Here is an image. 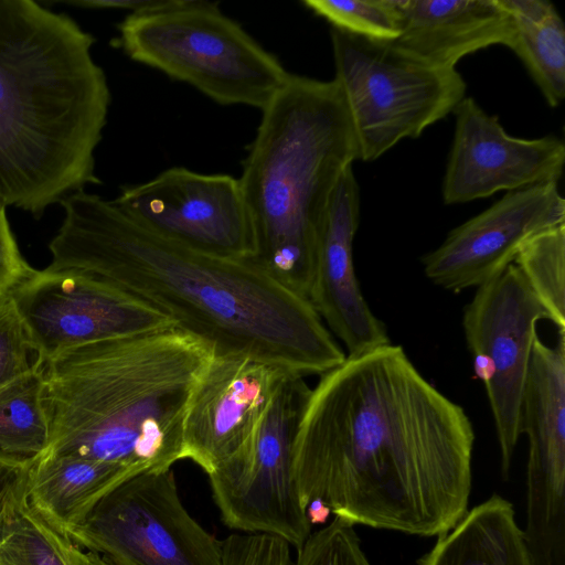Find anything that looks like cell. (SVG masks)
Here are the masks:
<instances>
[{
    "instance_id": "6da1fadb",
    "label": "cell",
    "mask_w": 565,
    "mask_h": 565,
    "mask_svg": "<svg viewBox=\"0 0 565 565\" xmlns=\"http://www.w3.org/2000/svg\"><path fill=\"white\" fill-rule=\"evenodd\" d=\"M292 448L303 509L419 536L465 515L475 430L462 406L428 382L401 345L345 356L319 375Z\"/></svg>"
},
{
    "instance_id": "7a4b0ae2",
    "label": "cell",
    "mask_w": 565,
    "mask_h": 565,
    "mask_svg": "<svg viewBox=\"0 0 565 565\" xmlns=\"http://www.w3.org/2000/svg\"><path fill=\"white\" fill-rule=\"evenodd\" d=\"M52 269L89 273L168 316L214 355H241L302 376L345 360L310 302L250 260L205 254L142 226L85 190L61 202Z\"/></svg>"
},
{
    "instance_id": "3957f363",
    "label": "cell",
    "mask_w": 565,
    "mask_h": 565,
    "mask_svg": "<svg viewBox=\"0 0 565 565\" xmlns=\"http://www.w3.org/2000/svg\"><path fill=\"white\" fill-rule=\"evenodd\" d=\"M95 38L40 1L0 0V201L40 218L100 183L110 105Z\"/></svg>"
},
{
    "instance_id": "277c9868",
    "label": "cell",
    "mask_w": 565,
    "mask_h": 565,
    "mask_svg": "<svg viewBox=\"0 0 565 565\" xmlns=\"http://www.w3.org/2000/svg\"><path fill=\"white\" fill-rule=\"evenodd\" d=\"M214 356L172 326L66 350L43 363L44 452L163 471L184 459L191 394Z\"/></svg>"
},
{
    "instance_id": "5b68a950",
    "label": "cell",
    "mask_w": 565,
    "mask_h": 565,
    "mask_svg": "<svg viewBox=\"0 0 565 565\" xmlns=\"http://www.w3.org/2000/svg\"><path fill=\"white\" fill-rule=\"evenodd\" d=\"M358 158L352 120L333 79L290 74L262 109L238 178L255 239L250 262L307 300L331 193Z\"/></svg>"
},
{
    "instance_id": "8992f818",
    "label": "cell",
    "mask_w": 565,
    "mask_h": 565,
    "mask_svg": "<svg viewBox=\"0 0 565 565\" xmlns=\"http://www.w3.org/2000/svg\"><path fill=\"white\" fill-rule=\"evenodd\" d=\"M116 46L132 61L186 83L223 106L264 109L290 73L216 2L170 0L129 13Z\"/></svg>"
},
{
    "instance_id": "52a82bcc",
    "label": "cell",
    "mask_w": 565,
    "mask_h": 565,
    "mask_svg": "<svg viewBox=\"0 0 565 565\" xmlns=\"http://www.w3.org/2000/svg\"><path fill=\"white\" fill-rule=\"evenodd\" d=\"M333 81L347 104L358 160L374 161L452 113L466 83L456 68L431 64L396 45L330 30Z\"/></svg>"
},
{
    "instance_id": "ba28073f",
    "label": "cell",
    "mask_w": 565,
    "mask_h": 565,
    "mask_svg": "<svg viewBox=\"0 0 565 565\" xmlns=\"http://www.w3.org/2000/svg\"><path fill=\"white\" fill-rule=\"evenodd\" d=\"M310 390L305 376L288 373L250 438L207 475L226 526L278 536L297 551L312 533L292 477L295 436Z\"/></svg>"
},
{
    "instance_id": "9c48e42d",
    "label": "cell",
    "mask_w": 565,
    "mask_h": 565,
    "mask_svg": "<svg viewBox=\"0 0 565 565\" xmlns=\"http://www.w3.org/2000/svg\"><path fill=\"white\" fill-rule=\"evenodd\" d=\"M68 536L113 565H222V541L188 512L172 468L125 480Z\"/></svg>"
},
{
    "instance_id": "30bf717a",
    "label": "cell",
    "mask_w": 565,
    "mask_h": 565,
    "mask_svg": "<svg viewBox=\"0 0 565 565\" xmlns=\"http://www.w3.org/2000/svg\"><path fill=\"white\" fill-rule=\"evenodd\" d=\"M543 319L548 320L546 311L513 264L479 286L463 310L465 339L484 385L504 479L521 436L522 398Z\"/></svg>"
},
{
    "instance_id": "8fae6325",
    "label": "cell",
    "mask_w": 565,
    "mask_h": 565,
    "mask_svg": "<svg viewBox=\"0 0 565 565\" xmlns=\"http://www.w3.org/2000/svg\"><path fill=\"white\" fill-rule=\"evenodd\" d=\"M9 295L42 364L76 347L174 326L158 309L78 269H33Z\"/></svg>"
},
{
    "instance_id": "7c38bea8",
    "label": "cell",
    "mask_w": 565,
    "mask_h": 565,
    "mask_svg": "<svg viewBox=\"0 0 565 565\" xmlns=\"http://www.w3.org/2000/svg\"><path fill=\"white\" fill-rule=\"evenodd\" d=\"M113 202L142 226L195 250L235 260L255 254L239 181L230 174L173 167L122 186Z\"/></svg>"
},
{
    "instance_id": "4fadbf2b",
    "label": "cell",
    "mask_w": 565,
    "mask_h": 565,
    "mask_svg": "<svg viewBox=\"0 0 565 565\" xmlns=\"http://www.w3.org/2000/svg\"><path fill=\"white\" fill-rule=\"evenodd\" d=\"M563 223L565 200L557 183L507 192L425 254L424 274L448 291L478 288L513 264L529 238Z\"/></svg>"
},
{
    "instance_id": "5bb4252c",
    "label": "cell",
    "mask_w": 565,
    "mask_h": 565,
    "mask_svg": "<svg viewBox=\"0 0 565 565\" xmlns=\"http://www.w3.org/2000/svg\"><path fill=\"white\" fill-rule=\"evenodd\" d=\"M452 113L455 134L441 186L445 204L558 183L565 163L562 139L510 136L498 116L486 113L471 97H463Z\"/></svg>"
},
{
    "instance_id": "9a60e30c",
    "label": "cell",
    "mask_w": 565,
    "mask_h": 565,
    "mask_svg": "<svg viewBox=\"0 0 565 565\" xmlns=\"http://www.w3.org/2000/svg\"><path fill=\"white\" fill-rule=\"evenodd\" d=\"M290 372L247 356L214 355L188 404L184 459L213 472L250 438Z\"/></svg>"
},
{
    "instance_id": "2e32d148",
    "label": "cell",
    "mask_w": 565,
    "mask_h": 565,
    "mask_svg": "<svg viewBox=\"0 0 565 565\" xmlns=\"http://www.w3.org/2000/svg\"><path fill=\"white\" fill-rule=\"evenodd\" d=\"M360 221V190L353 166L340 175L317 241L308 301L352 356L391 343L385 324L371 310L354 268L353 243Z\"/></svg>"
},
{
    "instance_id": "e0dca14e",
    "label": "cell",
    "mask_w": 565,
    "mask_h": 565,
    "mask_svg": "<svg viewBox=\"0 0 565 565\" xmlns=\"http://www.w3.org/2000/svg\"><path fill=\"white\" fill-rule=\"evenodd\" d=\"M403 50L441 67L456 68L466 55L508 45L511 22L500 0H394Z\"/></svg>"
},
{
    "instance_id": "ac0fdd59",
    "label": "cell",
    "mask_w": 565,
    "mask_h": 565,
    "mask_svg": "<svg viewBox=\"0 0 565 565\" xmlns=\"http://www.w3.org/2000/svg\"><path fill=\"white\" fill-rule=\"evenodd\" d=\"M140 472L124 465L43 452L26 461L24 490L30 504L70 535L108 492Z\"/></svg>"
},
{
    "instance_id": "d6986e66",
    "label": "cell",
    "mask_w": 565,
    "mask_h": 565,
    "mask_svg": "<svg viewBox=\"0 0 565 565\" xmlns=\"http://www.w3.org/2000/svg\"><path fill=\"white\" fill-rule=\"evenodd\" d=\"M418 565H534L513 505L498 494L467 511Z\"/></svg>"
},
{
    "instance_id": "ffe728a7",
    "label": "cell",
    "mask_w": 565,
    "mask_h": 565,
    "mask_svg": "<svg viewBox=\"0 0 565 565\" xmlns=\"http://www.w3.org/2000/svg\"><path fill=\"white\" fill-rule=\"evenodd\" d=\"M511 22L510 47L523 62L546 103L565 97V25L547 0H500Z\"/></svg>"
},
{
    "instance_id": "44dd1931",
    "label": "cell",
    "mask_w": 565,
    "mask_h": 565,
    "mask_svg": "<svg viewBox=\"0 0 565 565\" xmlns=\"http://www.w3.org/2000/svg\"><path fill=\"white\" fill-rule=\"evenodd\" d=\"M0 565H88L86 552L30 504L24 472L0 500Z\"/></svg>"
},
{
    "instance_id": "7402d4cb",
    "label": "cell",
    "mask_w": 565,
    "mask_h": 565,
    "mask_svg": "<svg viewBox=\"0 0 565 565\" xmlns=\"http://www.w3.org/2000/svg\"><path fill=\"white\" fill-rule=\"evenodd\" d=\"M50 443L42 363L0 387V455L30 460Z\"/></svg>"
},
{
    "instance_id": "603a6c76",
    "label": "cell",
    "mask_w": 565,
    "mask_h": 565,
    "mask_svg": "<svg viewBox=\"0 0 565 565\" xmlns=\"http://www.w3.org/2000/svg\"><path fill=\"white\" fill-rule=\"evenodd\" d=\"M513 265L539 299L558 333H565V223L529 238Z\"/></svg>"
},
{
    "instance_id": "cb8c5ba5",
    "label": "cell",
    "mask_w": 565,
    "mask_h": 565,
    "mask_svg": "<svg viewBox=\"0 0 565 565\" xmlns=\"http://www.w3.org/2000/svg\"><path fill=\"white\" fill-rule=\"evenodd\" d=\"M302 6L331 28L371 40L393 42L401 33L394 0H303Z\"/></svg>"
},
{
    "instance_id": "d4e9b609",
    "label": "cell",
    "mask_w": 565,
    "mask_h": 565,
    "mask_svg": "<svg viewBox=\"0 0 565 565\" xmlns=\"http://www.w3.org/2000/svg\"><path fill=\"white\" fill-rule=\"evenodd\" d=\"M294 565H371L361 548L354 524L334 516L322 529L312 532L297 551Z\"/></svg>"
},
{
    "instance_id": "484cf974",
    "label": "cell",
    "mask_w": 565,
    "mask_h": 565,
    "mask_svg": "<svg viewBox=\"0 0 565 565\" xmlns=\"http://www.w3.org/2000/svg\"><path fill=\"white\" fill-rule=\"evenodd\" d=\"M36 362L13 299L0 297V387L28 372Z\"/></svg>"
},
{
    "instance_id": "4316f807",
    "label": "cell",
    "mask_w": 565,
    "mask_h": 565,
    "mask_svg": "<svg viewBox=\"0 0 565 565\" xmlns=\"http://www.w3.org/2000/svg\"><path fill=\"white\" fill-rule=\"evenodd\" d=\"M222 565H294L290 545L269 534L234 533L222 541Z\"/></svg>"
},
{
    "instance_id": "83f0119b",
    "label": "cell",
    "mask_w": 565,
    "mask_h": 565,
    "mask_svg": "<svg viewBox=\"0 0 565 565\" xmlns=\"http://www.w3.org/2000/svg\"><path fill=\"white\" fill-rule=\"evenodd\" d=\"M33 269L20 252L7 216V206L0 201V297L8 295Z\"/></svg>"
},
{
    "instance_id": "f1b7e54d",
    "label": "cell",
    "mask_w": 565,
    "mask_h": 565,
    "mask_svg": "<svg viewBox=\"0 0 565 565\" xmlns=\"http://www.w3.org/2000/svg\"><path fill=\"white\" fill-rule=\"evenodd\" d=\"M170 0H47L42 3H64L83 9H117L130 13H142L160 9Z\"/></svg>"
},
{
    "instance_id": "f546056e",
    "label": "cell",
    "mask_w": 565,
    "mask_h": 565,
    "mask_svg": "<svg viewBox=\"0 0 565 565\" xmlns=\"http://www.w3.org/2000/svg\"><path fill=\"white\" fill-rule=\"evenodd\" d=\"M26 460H19L0 455V500L7 491L21 478Z\"/></svg>"
},
{
    "instance_id": "4dcf8cb0",
    "label": "cell",
    "mask_w": 565,
    "mask_h": 565,
    "mask_svg": "<svg viewBox=\"0 0 565 565\" xmlns=\"http://www.w3.org/2000/svg\"><path fill=\"white\" fill-rule=\"evenodd\" d=\"M86 554H87V558H88V565H113L106 558H104L103 556H100L96 553L86 552Z\"/></svg>"
}]
</instances>
